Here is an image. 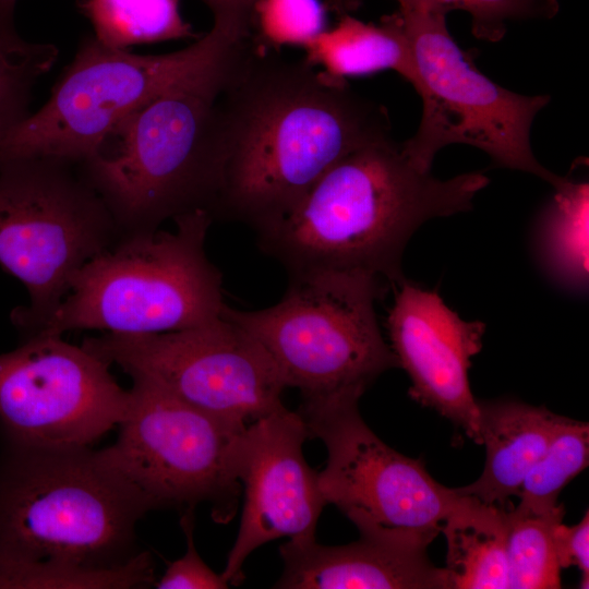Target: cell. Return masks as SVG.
I'll use <instances>...</instances> for the list:
<instances>
[{
  "label": "cell",
  "instance_id": "obj_2",
  "mask_svg": "<svg viewBox=\"0 0 589 589\" xmlns=\"http://www.w3.org/2000/svg\"><path fill=\"white\" fill-rule=\"evenodd\" d=\"M2 447L0 589L155 585L136 539L152 505L101 449Z\"/></svg>",
  "mask_w": 589,
  "mask_h": 589
},
{
  "label": "cell",
  "instance_id": "obj_3",
  "mask_svg": "<svg viewBox=\"0 0 589 589\" xmlns=\"http://www.w3.org/2000/svg\"><path fill=\"white\" fill-rule=\"evenodd\" d=\"M488 183L481 172L437 179L388 137L346 155L290 211L254 230L261 250L288 275L360 273L398 286L416 230L471 209Z\"/></svg>",
  "mask_w": 589,
  "mask_h": 589
},
{
  "label": "cell",
  "instance_id": "obj_17",
  "mask_svg": "<svg viewBox=\"0 0 589 589\" xmlns=\"http://www.w3.org/2000/svg\"><path fill=\"white\" fill-rule=\"evenodd\" d=\"M486 459L478 480L456 491L485 504L508 506L566 418L515 400L478 401Z\"/></svg>",
  "mask_w": 589,
  "mask_h": 589
},
{
  "label": "cell",
  "instance_id": "obj_19",
  "mask_svg": "<svg viewBox=\"0 0 589 589\" xmlns=\"http://www.w3.org/2000/svg\"><path fill=\"white\" fill-rule=\"evenodd\" d=\"M339 16L334 27L304 47L309 63L341 79L393 70L412 83V55L398 12L383 16L378 25L351 14Z\"/></svg>",
  "mask_w": 589,
  "mask_h": 589
},
{
  "label": "cell",
  "instance_id": "obj_8",
  "mask_svg": "<svg viewBox=\"0 0 589 589\" xmlns=\"http://www.w3.org/2000/svg\"><path fill=\"white\" fill-rule=\"evenodd\" d=\"M119 238L76 164L46 157L0 161V265L29 294V304L11 313L23 337L59 305L76 272Z\"/></svg>",
  "mask_w": 589,
  "mask_h": 589
},
{
  "label": "cell",
  "instance_id": "obj_11",
  "mask_svg": "<svg viewBox=\"0 0 589 589\" xmlns=\"http://www.w3.org/2000/svg\"><path fill=\"white\" fill-rule=\"evenodd\" d=\"M82 346L125 373L238 425L284 407V380L265 348L225 315L180 330L87 337Z\"/></svg>",
  "mask_w": 589,
  "mask_h": 589
},
{
  "label": "cell",
  "instance_id": "obj_20",
  "mask_svg": "<svg viewBox=\"0 0 589 589\" xmlns=\"http://www.w3.org/2000/svg\"><path fill=\"white\" fill-rule=\"evenodd\" d=\"M588 182L569 183L555 191L537 227L542 267L560 286L584 291L588 283Z\"/></svg>",
  "mask_w": 589,
  "mask_h": 589
},
{
  "label": "cell",
  "instance_id": "obj_12",
  "mask_svg": "<svg viewBox=\"0 0 589 589\" xmlns=\"http://www.w3.org/2000/svg\"><path fill=\"white\" fill-rule=\"evenodd\" d=\"M110 363L56 335L23 338L0 354V436L4 445L86 448L123 420L130 389Z\"/></svg>",
  "mask_w": 589,
  "mask_h": 589
},
{
  "label": "cell",
  "instance_id": "obj_7",
  "mask_svg": "<svg viewBox=\"0 0 589 589\" xmlns=\"http://www.w3.org/2000/svg\"><path fill=\"white\" fill-rule=\"evenodd\" d=\"M413 61L411 85L422 99V116L413 136L400 144L417 168L430 171L435 155L450 144H467L488 154L497 167L539 177L555 191L569 179L534 157L532 122L549 95L527 96L496 84L473 63L447 28V13L435 8H398Z\"/></svg>",
  "mask_w": 589,
  "mask_h": 589
},
{
  "label": "cell",
  "instance_id": "obj_5",
  "mask_svg": "<svg viewBox=\"0 0 589 589\" xmlns=\"http://www.w3.org/2000/svg\"><path fill=\"white\" fill-rule=\"evenodd\" d=\"M213 219L195 209L173 219L175 231L120 237L76 272L59 305L23 338L76 329L160 334L219 317L223 278L205 252Z\"/></svg>",
  "mask_w": 589,
  "mask_h": 589
},
{
  "label": "cell",
  "instance_id": "obj_16",
  "mask_svg": "<svg viewBox=\"0 0 589 589\" xmlns=\"http://www.w3.org/2000/svg\"><path fill=\"white\" fill-rule=\"evenodd\" d=\"M358 541L323 545L289 540L279 546L277 589H450L445 568L429 560L418 538L359 531Z\"/></svg>",
  "mask_w": 589,
  "mask_h": 589
},
{
  "label": "cell",
  "instance_id": "obj_26",
  "mask_svg": "<svg viewBox=\"0 0 589 589\" xmlns=\"http://www.w3.org/2000/svg\"><path fill=\"white\" fill-rule=\"evenodd\" d=\"M400 7L435 8L446 13L462 10L471 17L478 39L501 40L513 21L550 20L560 11L558 0H395Z\"/></svg>",
  "mask_w": 589,
  "mask_h": 589
},
{
  "label": "cell",
  "instance_id": "obj_9",
  "mask_svg": "<svg viewBox=\"0 0 589 589\" xmlns=\"http://www.w3.org/2000/svg\"><path fill=\"white\" fill-rule=\"evenodd\" d=\"M239 40L211 28L182 50L142 56L84 38L48 100L0 142V161H84L129 113L201 72Z\"/></svg>",
  "mask_w": 589,
  "mask_h": 589
},
{
  "label": "cell",
  "instance_id": "obj_23",
  "mask_svg": "<svg viewBox=\"0 0 589 589\" xmlns=\"http://www.w3.org/2000/svg\"><path fill=\"white\" fill-rule=\"evenodd\" d=\"M57 59L55 45L25 40L0 21V142L31 113L33 88Z\"/></svg>",
  "mask_w": 589,
  "mask_h": 589
},
{
  "label": "cell",
  "instance_id": "obj_22",
  "mask_svg": "<svg viewBox=\"0 0 589 589\" xmlns=\"http://www.w3.org/2000/svg\"><path fill=\"white\" fill-rule=\"evenodd\" d=\"M564 506L544 513L507 508V564L509 588L561 587V567L554 546V530L563 521Z\"/></svg>",
  "mask_w": 589,
  "mask_h": 589
},
{
  "label": "cell",
  "instance_id": "obj_4",
  "mask_svg": "<svg viewBox=\"0 0 589 589\" xmlns=\"http://www.w3.org/2000/svg\"><path fill=\"white\" fill-rule=\"evenodd\" d=\"M240 43L133 110L77 164L120 237L157 230L195 209L211 214L217 188L216 103Z\"/></svg>",
  "mask_w": 589,
  "mask_h": 589
},
{
  "label": "cell",
  "instance_id": "obj_30",
  "mask_svg": "<svg viewBox=\"0 0 589 589\" xmlns=\"http://www.w3.org/2000/svg\"><path fill=\"white\" fill-rule=\"evenodd\" d=\"M362 4V0H326L325 5L333 12L342 15L351 14Z\"/></svg>",
  "mask_w": 589,
  "mask_h": 589
},
{
  "label": "cell",
  "instance_id": "obj_10",
  "mask_svg": "<svg viewBox=\"0 0 589 589\" xmlns=\"http://www.w3.org/2000/svg\"><path fill=\"white\" fill-rule=\"evenodd\" d=\"M129 409L117 441L101 449L153 509L207 503L217 522L236 514V454L247 425L205 413L141 375H131Z\"/></svg>",
  "mask_w": 589,
  "mask_h": 589
},
{
  "label": "cell",
  "instance_id": "obj_25",
  "mask_svg": "<svg viewBox=\"0 0 589 589\" xmlns=\"http://www.w3.org/2000/svg\"><path fill=\"white\" fill-rule=\"evenodd\" d=\"M321 0H257L253 9V37L266 47H305L326 29Z\"/></svg>",
  "mask_w": 589,
  "mask_h": 589
},
{
  "label": "cell",
  "instance_id": "obj_31",
  "mask_svg": "<svg viewBox=\"0 0 589 589\" xmlns=\"http://www.w3.org/2000/svg\"><path fill=\"white\" fill-rule=\"evenodd\" d=\"M16 0H0V21L13 23Z\"/></svg>",
  "mask_w": 589,
  "mask_h": 589
},
{
  "label": "cell",
  "instance_id": "obj_24",
  "mask_svg": "<svg viewBox=\"0 0 589 589\" xmlns=\"http://www.w3.org/2000/svg\"><path fill=\"white\" fill-rule=\"evenodd\" d=\"M589 425L566 418L551 443L526 476L518 509L544 513L558 505L563 488L588 466Z\"/></svg>",
  "mask_w": 589,
  "mask_h": 589
},
{
  "label": "cell",
  "instance_id": "obj_21",
  "mask_svg": "<svg viewBox=\"0 0 589 589\" xmlns=\"http://www.w3.org/2000/svg\"><path fill=\"white\" fill-rule=\"evenodd\" d=\"M79 5L93 36L116 49L202 36L183 19L179 0H81Z\"/></svg>",
  "mask_w": 589,
  "mask_h": 589
},
{
  "label": "cell",
  "instance_id": "obj_18",
  "mask_svg": "<svg viewBox=\"0 0 589 589\" xmlns=\"http://www.w3.org/2000/svg\"><path fill=\"white\" fill-rule=\"evenodd\" d=\"M464 495V494H462ZM464 495L442 527L450 588H509L507 508Z\"/></svg>",
  "mask_w": 589,
  "mask_h": 589
},
{
  "label": "cell",
  "instance_id": "obj_28",
  "mask_svg": "<svg viewBox=\"0 0 589 589\" xmlns=\"http://www.w3.org/2000/svg\"><path fill=\"white\" fill-rule=\"evenodd\" d=\"M554 546L561 568L577 566L581 572V588L589 580V515L574 526L560 522L554 530Z\"/></svg>",
  "mask_w": 589,
  "mask_h": 589
},
{
  "label": "cell",
  "instance_id": "obj_1",
  "mask_svg": "<svg viewBox=\"0 0 589 589\" xmlns=\"http://www.w3.org/2000/svg\"><path fill=\"white\" fill-rule=\"evenodd\" d=\"M390 130L387 109L346 79L251 36L217 97L212 216L256 229L290 211L346 155L392 137Z\"/></svg>",
  "mask_w": 589,
  "mask_h": 589
},
{
  "label": "cell",
  "instance_id": "obj_13",
  "mask_svg": "<svg viewBox=\"0 0 589 589\" xmlns=\"http://www.w3.org/2000/svg\"><path fill=\"white\" fill-rule=\"evenodd\" d=\"M309 437L327 449L318 483L359 531L402 534L431 543L464 495L442 485L419 459L385 444L363 421L358 405L298 410Z\"/></svg>",
  "mask_w": 589,
  "mask_h": 589
},
{
  "label": "cell",
  "instance_id": "obj_14",
  "mask_svg": "<svg viewBox=\"0 0 589 589\" xmlns=\"http://www.w3.org/2000/svg\"><path fill=\"white\" fill-rule=\"evenodd\" d=\"M309 437L300 413L283 407L247 425L236 454V474L243 489L238 534L221 576L241 585L243 564L261 545L289 537L315 540L326 504L318 472L310 468L303 444Z\"/></svg>",
  "mask_w": 589,
  "mask_h": 589
},
{
  "label": "cell",
  "instance_id": "obj_6",
  "mask_svg": "<svg viewBox=\"0 0 589 589\" xmlns=\"http://www.w3.org/2000/svg\"><path fill=\"white\" fill-rule=\"evenodd\" d=\"M288 277L276 304L256 311L225 304L221 314L265 348L286 387L300 392L299 409L358 405L382 373L399 366L375 312L387 283L344 272Z\"/></svg>",
  "mask_w": 589,
  "mask_h": 589
},
{
  "label": "cell",
  "instance_id": "obj_29",
  "mask_svg": "<svg viewBox=\"0 0 589 589\" xmlns=\"http://www.w3.org/2000/svg\"><path fill=\"white\" fill-rule=\"evenodd\" d=\"M213 15V28L233 38L252 34L253 9L257 0H201Z\"/></svg>",
  "mask_w": 589,
  "mask_h": 589
},
{
  "label": "cell",
  "instance_id": "obj_27",
  "mask_svg": "<svg viewBox=\"0 0 589 589\" xmlns=\"http://www.w3.org/2000/svg\"><path fill=\"white\" fill-rule=\"evenodd\" d=\"M194 509L182 510L180 526L187 540V551L178 560L171 562L165 574L156 580L158 589H227L229 584L216 574L200 556L193 538Z\"/></svg>",
  "mask_w": 589,
  "mask_h": 589
},
{
  "label": "cell",
  "instance_id": "obj_15",
  "mask_svg": "<svg viewBox=\"0 0 589 589\" xmlns=\"http://www.w3.org/2000/svg\"><path fill=\"white\" fill-rule=\"evenodd\" d=\"M386 326L398 365L411 380L410 397L481 444L479 404L468 370L481 350L485 324L460 318L437 292L405 279L396 287Z\"/></svg>",
  "mask_w": 589,
  "mask_h": 589
}]
</instances>
